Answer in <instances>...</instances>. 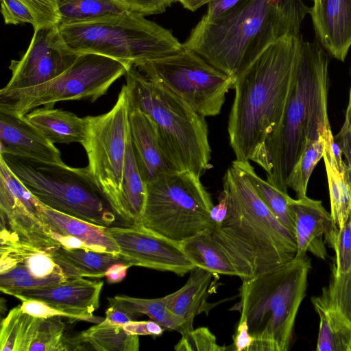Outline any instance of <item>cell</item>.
Segmentation results:
<instances>
[{
    "label": "cell",
    "mask_w": 351,
    "mask_h": 351,
    "mask_svg": "<svg viewBox=\"0 0 351 351\" xmlns=\"http://www.w3.org/2000/svg\"><path fill=\"white\" fill-rule=\"evenodd\" d=\"M322 293L351 321V268L343 275L331 274L329 285Z\"/></svg>",
    "instance_id": "8d00e7d4"
},
{
    "label": "cell",
    "mask_w": 351,
    "mask_h": 351,
    "mask_svg": "<svg viewBox=\"0 0 351 351\" xmlns=\"http://www.w3.org/2000/svg\"><path fill=\"white\" fill-rule=\"evenodd\" d=\"M0 157L45 206L108 227L119 219L86 167L46 163L8 154H0Z\"/></svg>",
    "instance_id": "ba28073f"
},
{
    "label": "cell",
    "mask_w": 351,
    "mask_h": 351,
    "mask_svg": "<svg viewBox=\"0 0 351 351\" xmlns=\"http://www.w3.org/2000/svg\"><path fill=\"white\" fill-rule=\"evenodd\" d=\"M121 195L128 224L140 223L146 203L147 184L137 164L131 136L125 158Z\"/></svg>",
    "instance_id": "f1b7e54d"
},
{
    "label": "cell",
    "mask_w": 351,
    "mask_h": 351,
    "mask_svg": "<svg viewBox=\"0 0 351 351\" xmlns=\"http://www.w3.org/2000/svg\"><path fill=\"white\" fill-rule=\"evenodd\" d=\"M52 143H82L86 136V118L51 106L32 110L25 115Z\"/></svg>",
    "instance_id": "cb8c5ba5"
},
{
    "label": "cell",
    "mask_w": 351,
    "mask_h": 351,
    "mask_svg": "<svg viewBox=\"0 0 351 351\" xmlns=\"http://www.w3.org/2000/svg\"><path fill=\"white\" fill-rule=\"evenodd\" d=\"M40 202L0 158L1 224L18 237L43 249H58L40 212Z\"/></svg>",
    "instance_id": "9a60e30c"
},
{
    "label": "cell",
    "mask_w": 351,
    "mask_h": 351,
    "mask_svg": "<svg viewBox=\"0 0 351 351\" xmlns=\"http://www.w3.org/2000/svg\"><path fill=\"white\" fill-rule=\"evenodd\" d=\"M58 30L71 51L108 56L129 66L170 56L183 48L169 29L130 11L86 22L60 24Z\"/></svg>",
    "instance_id": "52a82bcc"
},
{
    "label": "cell",
    "mask_w": 351,
    "mask_h": 351,
    "mask_svg": "<svg viewBox=\"0 0 351 351\" xmlns=\"http://www.w3.org/2000/svg\"><path fill=\"white\" fill-rule=\"evenodd\" d=\"M182 336L174 348L176 350L224 351L229 349L218 345L215 336L206 327L193 329Z\"/></svg>",
    "instance_id": "74e56055"
},
{
    "label": "cell",
    "mask_w": 351,
    "mask_h": 351,
    "mask_svg": "<svg viewBox=\"0 0 351 351\" xmlns=\"http://www.w3.org/2000/svg\"><path fill=\"white\" fill-rule=\"evenodd\" d=\"M129 112L128 91L124 84L110 110L85 117L87 131L82 143L88 160L86 168L93 181L116 215L126 223L121 182L130 138Z\"/></svg>",
    "instance_id": "30bf717a"
},
{
    "label": "cell",
    "mask_w": 351,
    "mask_h": 351,
    "mask_svg": "<svg viewBox=\"0 0 351 351\" xmlns=\"http://www.w3.org/2000/svg\"><path fill=\"white\" fill-rule=\"evenodd\" d=\"M58 251L79 277L103 278L112 265L117 263L126 264L119 255L108 252L84 249L69 250L62 247Z\"/></svg>",
    "instance_id": "d6a6232c"
},
{
    "label": "cell",
    "mask_w": 351,
    "mask_h": 351,
    "mask_svg": "<svg viewBox=\"0 0 351 351\" xmlns=\"http://www.w3.org/2000/svg\"><path fill=\"white\" fill-rule=\"evenodd\" d=\"M309 8L314 30L323 47L343 62L351 47V0H313Z\"/></svg>",
    "instance_id": "d6986e66"
},
{
    "label": "cell",
    "mask_w": 351,
    "mask_h": 351,
    "mask_svg": "<svg viewBox=\"0 0 351 351\" xmlns=\"http://www.w3.org/2000/svg\"><path fill=\"white\" fill-rule=\"evenodd\" d=\"M22 302L20 305L23 312L40 318H49L53 317H65L71 319H77V318L62 311L46 302L34 298H24L20 300Z\"/></svg>",
    "instance_id": "b9f144b4"
},
{
    "label": "cell",
    "mask_w": 351,
    "mask_h": 351,
    "mask_svg": "<svg viewBox=\"0 0 351 351\" xmlns=\"http://www.w3.org/2000/svg\"><path fill=\"white\" fill-rule=\"evenodd\" d=\"M226 199L224 193L221 191L219 197V203L213 206L210 213V219L215 225L214 228L222 223L226 217Z\"/></svg>",
    "instance_id": "f907efd6"
},
{
    "label": "cell",
    "mask_w": 351,
    "mask_h": 351,
    "mask_svg": "<svg viewBox=\"0 0 351 351\" xmlns=\"http://www.w3.org/2000/svg\"><path fill=\"white\" fill-rule=\"evenodd\" d=\"M40 212L49 232L73 236L86 243L92 250L119 255V247L110 234L108 226L64 214L42 203Z\"/></svg>",
    "instance_id": "7402d4cb"
},
{
    "label": "cell",
    "mask_w": 351,
    "mask_h": 351,
    "mask_svg": "<svg viewBox=\"0 0 351 351\" xmlns=\"http://www.w3.org/2000/svg\"><path fill=\"white\" fill-rule=\"evenodd\" d=\"M348 180H349V186H350V201H351V165H348ZM350 218L351 219V210Z\"/></svg>",
    "instance_id": "f5cc1de1"
},
{
    "label": "cell",
    "mask_w": 351,
    "mask_h": 351,
    "mask_svg": "<svg viewBox=\"0 0 351 351\" xmlns=\"http://www.w3.org/2000/svg\"><path fill=\"white\" fill-rule=\"evenodd\" d=\"M113 298L137 317L145 315L165 329L176 330L182 335L189 332L184 322L167 307L163 297L145 299L117 295Z\"/></svg>",
    "instance_id": "1f68e13d"
},
{
    "label": "cell",
    "mask_w": 351,
    "mask_h": 351,
    "mask_svg": "<svg viewBox=\"0 0 351 351\" xmlns=\"http://www.w3.org/2000/svg\"><path fill=\"white\" fill-rule=\"evenodd\" d=\"M241 0H215L208 4V10L206 13L202 16L206 20H212L221 16Z\"/></svg>",
    "instance_id": "7dc6e473"
},
{
    "label": "cell",
    "mask_w": 351,
    "mask_h": 351,
    "mask_svg": "<svg viewBox=\"0 0 351 351\" xmlns=\"http://www.w3.org/2000/svg\"><path fill=\"white\" fill-rule=\"evenodd\" d=\"M250 181L258 196L276 218L295 236V224L288 193L278 189L258 176L250 161L232 162Z\"/></svg>",
    "instance_id": "f546056e"
},
{
    "label": "cell",
    "mask_w": 351,
    "mask_h": 351,
    "mask_svg": "<svg viewBox=\"0 0 351 351\" xmlns=\"http://www.w3.org/2000/svg\"><path fill=\"white\" fill-rule=\"evenodd\" d=\"M125 10L138 13L143 16L161 14L175 0H114Z\"/></svg>",
    "instance_id": "60d3db41"
},
{
    "label": "cell",
    "mask_w": 351,
    "mask_h": 351,
    "mask_svg": "<svg viewBox=\"0 0 351 351\" xmlns=\"http://www.w3.org/2000/svg\"><path fill=\"white\" fill-rule=\"evenodd\" d=\"M254 341L250 335L246 319L241 315L235 334L233 337L234 350L237 351H248Z\"/></svg>",
    "instance_id": "bcb514c9"
},
{
    "label": "cell",
    "mask_w": 351,
    "mask_h": 351,
    "mask_svg": "<svg viewBox=\"0 0 351 351\" xmlns=\"http://www.w3.org/2000/svg\"><path fill=\"white\" fill-rule=\"evenodd\" d=\"M103 285V281L77 277L51 286L27 289L14 297L40 300L73 315L77 319L88 320L93 318L99 306Z\"/></svg>",
    "instance_id": "ac0fdd59"
},
{
    "label": "cell",
    "mask_w": 351,
    "mask_h": 351,
    "mask_svg": "<svg viewBox=\"0 0 351 351\" xmlns=\"http://www.w3.org/2000/svg\"><path fill=\"white\" fill-rule=\"evenodd\" d=\"M335 141L341 147L344 161L347 165H351V84L349 91L348 102L345 114V119L339 133L334 136Z\"/></svg>",
    "instance_id": "7bdbcfd3"
},
{
    "label": "cell",
    "mask_w": 351,
    "mask_h": 351,
    "mask_svg": "<svg viewBox=\"0 0 351 351\" xmlns=\"http://www.w3.org/2000/svg\"><path fill=\"white\" fill-rule=\"evenodd\" d=\"M289 206L295 224L297 251L295 257L306 255L309 252L317 258L326 257L324 236L332 226L329 213L322 201L306 196L289 201Z\"/></svg>",
    "instance_id": "ffe728a7"
},
{
    "label": "cell",
    "mask_w": 351,
    "mask_h": 351,
    "mask_svg": "<svg viewBox=\"0 0 351 351\" xmlns=\"http://www.w3.org/2000/svg\"><path fill=\"white\" fill-rule=\"evenodd\" d=\"M125 77L130 106L154 121L162 150L174 169L189 171L201 178L212 168L205 117L135 66L128 69Z\"/></svg>",
    "instance_id": "5b68a950"
},
{
    "label": "cell",
    "mask_w": 351,
    "mask_h": 351,
    "mask_svg": "<svg viewBox=\"0 0 351 351\" xmlns=\"http://www.w3.org/2000/svg\"><path fill=\"white\" fill-rule=\"evenodd\" d=\"M0 154L46 163L65 164L59 149L25 115L3 107H0Z\"/></svg>",
    "instance_id": "e0dca14e"
},
{
    "label": "cell",
    "mask_w": 351,
    "mask_h": 351,
    "mask_svg": "<svg viewBox=\"0 0 351 351\" xmlns=\"http://www.w3.org/2000/svg\"><path fill=\"white\" fill-rule=\"evenodd\" d=\"M215 274L200 267L190 271L187 282L178 291L163 297L167 307L193 329L195 317L205 311L210 285Z\"/></svg>",
    "instance_id": "d4e9b609"
},
{
    "label": "cell",
    "mask_w": 351,
    "mask_h": 351,
    "mask_svg": "<svg viewBox=\"0 0 351 351\" xmlns=\"http://www.w3.org/2000/svg\"><path fill=\"white\" fill-rule=\"evenodd\" d=\"M108 308L106 311L105 319L117 324H123L126 322L135 320L137 316L129 309L114 300L113 298H108Z\"/></svg>",
    "instance_id": "f6af8a7d"
},
{
    "label": "cell",
    "mask_w": 351,
    "mask_h": 351,
    "mask_svg": "<svg viewBox=\"0 0 351 351\" xmlns=\"http://www.w3.org/2000/svg\"><path fill=\"white\" fill-rule=\"evenodd\" d=\"M324 241L335 252L331 274L339 276L347 273L351 268V219L349 218L341 229L332 223Z\"/></svg>",
    "instance_id": "d590c367"
},
{
    "label": "cell",
    "mask_w": 351,
    "mask_h": 351,
    "mask_svg": "<svg viewBox=\"0 0 351 351\" xmlns=\"http://www.w3.org/2000/svg\"><path fill=\"white\" fill-rule=\"evenodd\" d=\"M129 125L135 158L146 184L163 173L176 171L162 150L155 123L147 114L130 105Z\"/></svg>",
    "instance_id": "44dd1931"
},
{
    "label": "cell",
    "mask_w": 351,
    "mask_h": 351,
    "mask_svg": "<svg viewBox=\"0 0 351 351\" xmlns=\"http://www.w3.org/2000/svg\"><path fill=\"white\" fill-rule=\"evenodd\" d=\"M149 80L186 102L204 117L218 115L235 77L215 68L193 51L176 53L136 66Z\"/></svg>",
    "instance_id": "8fae6325"
},
{
    "label": "cell",
    "mask_w": 351,
    "mask_h": 351,
    "mask_svg": "<svg viewBox=\"0 0 351 351\" xmlns=\"http://www.w3.org/2000/svg\"><path fill=\"white\" fill-rule=\"evenodd\" d=\"M323 154L328 184L330 216L332 223L341 229L350 218L351 201L348 180V165L339 169L336 165L335 159L328 142Z\"/></svg>",
    "instance_id": "83f0119b"
},
{
    "label": "cell",
    "mask_w": 351,
    "mask_h": 351,
    "mask_svg": "<svg viewBox=\"0 0 351 351\" xmlns=\"http://www.w3.org/2000/svg\"><path fill=\"white\" fill-rule=\"evenodd\" d=\"M130 67L108 56L79 53L73 64L60 75L42 86L0 98V107L25 115L36 107H52L58 101H95L125 75Z\"/></svg>",
    "instance_id": "7c38bea8"
},
{
    "label": "cell",
    "mask_w": 351,
    "mask_h": 351,
    "mask_svg": "<svg viewBox=\"0 0 351 351\" xmlns=\"http://www.w3.org/2000/svg\"><path fill=\"white\" fill-rule=\"evenodd\" d=\"M1 12L7 25L29 23L35 26V19L21 0H1Z\"/></svg>",
    "instance_id": "ab89813d"
},
{
    "label": "cell",
    "mask_w": 351,
    "mask_h": 351,
    "mask_svg": "<svg viewBox=\"0 0 351 351\" xmlns=\"http://www.w3.org/2000/svg\"><path fill=\"white\" fill-rule=\"evenodd\" d=\"M328 130L317 139L308 143L287 181V188L291 189L297 198L306 196L307 186L311 175L323 154L326 143Z\"/></svg>",
    "instance_id": "e575fe53"
},
{
    "label": "cell",
    "mask_w": 351,
    "mask_h": 351,
    "mask_svg": "<svg viewBox=\"0 0 351 351\" xmlns=\"http://www.w3.org/2000/svg\"><path fill=\"white\" fill-rule=\"evenodd\" d=\"M71 350L88 349L99 351H138V335L128 333L121 324L106 319L70 339Z\"/></svg>",
    "instance_id": "4316f807"
},
{
    "label": "cell",
    "mask_w": 351,
    "mask_h": 351,
    "mask_svg": "<svg viewBox=\"0 0 351 351\" xmlns=\"http://www.w3.org/2000/svg\"><path fill=\"white\" fill-rule=\"evenodd\" d=\"M108 230L119 247V256L130 267L170 271L178 276L195 267L182 243L160 236L140 223L110 226Z\"/></svg>",
    "instance_id": "2e32d148"
},
{
    "label": "cell",
    "mask_w": 351,
    "mask_h": 351,
    "mask_svg": "<svg viewBox=\"0 0 351 351\" xmlns=\"http://www.w3.org/2000/svg\"><path fill=\"white\" fill-rule=\"evenodd\" d=\"M182 244L185 253L195 267L204 268L215 274L237 276L228 258L208 231Z\"/></svg>",
    "instance_id": "4dcf8cb0"
},
{
    "label": "cell",
    "mask_w": 351,
    "mask_h": 351,
    "mask_svg": "<svg viewBox=\"0 0 351 351\" xmlns=\"http://www.w3.org/2000/svg\"><path fill=\"white\" fill-rule=\"evenodd\" d=\"M200 178L189 171H172L148 182L140 223L179 243L213 230L214 204Z\"/></svg>",
    "instance_id": "9c48e42d"
},
{
    "label": "cell",
    "mask_w": 351,
    "mask_h": 351,
    "mask_svg": "<svg viewBox=\"0 0 351 351\" xmlns=\"http://www.w3.org/2000/svg\"><path fill=\"white\" fill-rule=\"evenodd\" d=\"M303 39L289 35L268 45L235 76L228 117L230 147L239 161L271 171L266 141L279 125L292 87Z\"/></svg>",
    "instance_id": "6da1fadb"
},
{
    "label": "cell",
    "mask_w": 351,
    "mask_h": 351,
    "mask_svg": "<svg viewBox=\"0 0 351 351\" xmlns=\"http://www.w3.org/2000/svg\"><path fill=\"white\" fill-rule=\"evenodd\" d=\"M123 328L129 334L134 335L160 336L165 328L153 320L136 321L133 320L121 325Z\"/></svg>",
    "instance_id": "ee69618b"
},
{
    "label": "cell",
    "mask_w": 351,
    "mask_h": 351,
    "mask_svg": "<svg viewBox=\"0 0 351 351\" xmlns=\"http://www.w3.org/2000/svg\"><path fill=\"white\" fill-rule=\"evenodd\" d=\"M130 265L122 263L112 265L106 270L105 277L110 283H117L122 281L126 276Z\"/></svg>",
    "instance_id": "681fc988"
},
{
    "label": "cell",
    "mask_w": 351,
    "mask_h": 351,
    "mask_svg": "<svg viewBox=\"0 0 351 351\" xmlns=\"http://www.w3.org/2000/svg\"><path fill=\"white\" fill-rule=\"evenodd\" d=\"M227 213L208 231L241 280L280 268L295 256L293 234L276 218L232 162L223 178Z\"/></svg>",
    "instance_id": "3957f363"
},
{
    "label": "cell",
    "mask_w": 351,
    "mask_h": 351,
    "mask_svg": "<svg viewBox=\"0 0 351 351\" xmlns=\"http://www.w3.org/2000/svg\"><path fill=\"white\" fill-rule=\"evenodd\" d=\"M311 268L306 255L294 257L280 268L242 281L239 309L254 339L248 351L289 350Z\"/></svg>",
    "instance_id": "8992f818"
},
{
    "label": "cell",
    "mask_w": 351,
    "mask_h": 351,
    "mask_svg": "<svg viewBox=\"0 0 351 351\" xmlns=\"http://www.w3.org/2000/svg\"><path fill=\"white\" fill-rule=\"evenodd\" d=\"M57 250L36 247L1 224V291L14 296L27 289L70 279L58 263Z\"/></svg>",
    "instance_id": "4fadbf2b"
},
{
    "label": "cell",
    "mask_w": 351,
    "mask_h": 351,
    "mask_svg": "<svg viewBox=\"0 0 351 351\" xmlns=\"http://www.w3.org/2000/svg\"><path fill=\"white\" fill-rule=\"evenodd\" d=\"M308 12L302 0H241L216 19L202 17L182 47L235 77L270 44L300 36Z\"/></svg>",
    "instance_id": "7a4b0ae2"
},
{
    "label": "cell",
    "mask_w": 351,
    "mask_h": 351,
    "mask_svg": "<svg viewBox=\"0 0 351 351\" xmlns=\"http://www.w3.org/2000/svg\"><path fill=\"white\" fill-rule=\"evenodd\" d=\"M51 236L60 244L62 247L66 249H84L90 250L89 246L78 238L71 236L60 234L56 232H50Z\"/></svg>",
    "instance_id": "c3c4849f"
},
{
    "label": "cell",
    "mask_w": 351,
    "mask_h": 351,
    "mask_svg": "<svg viewBox=\"0 0 351 351\" xmlns=\"http://www.w3.org/2000/svg\"><path fill=\"white\" fill-rule=\"evenodd\" d=\"M328 56L302 40L282 119L266 141L271 171L267 181L288 193L287 181L308 142L330 128L328 115Z\"/></svg>",
    "instance_id": "277c9868"
},
{
    "label": "cell",
    "mask_w": 351,
    "mask_h": 351,
    "mask_svg": "<svg viewBox=\"0 0 351 351\" xmlns=\"http://www.w3.org/2000/svg\"><path fill=\"white\" fill-rule=\"evenodd\" d=\"M58 10L60 24L86 22L127 11L114 0H58Z\"/></svg>",
    "instance_id": "836d02e7"
},
{
    "label": "cell",
    "mask_w": 351,
    "mask_h": 351,
    "mask_svg": "<svg viewBox=\"0 0 351 351\" xmlns=\"http://www.w3.org/2000/svg\"><path fill=\"white\" fill-rule=\"evenodd\" d=\"M40 318L23 312L17 338V351L70 350V339L60 318Z\"/></svg>",
    "instance_id": "603a6c76"
},
{
    "label": "cell",
    "mask_w": 351,
    "mask_h": 351,
    "mask_svg": "<svg viewBox=\"0 0 351 351\" xmlns=\"http://www.w3.org/2000/svg\"><path fill=\"white\" fill-rule=\"evenodd\" d=\"M34 30L25 53L19 60L10 62L12 77L0 90V98L52 81L69 68L79 55L64 44L58 26Z\"/></svg>",
    "instance_id": "5bb4252c"
},
{
    "label": "cell",
    "mask_w": 351,
    "mask_h": 351,
    "mask_svg": "<svg viewBox=\"0 0 351 351\" xmlns=\"http://www.w3.org/2000/svg\"><path fill=\"white\" fill-rule=\"evenodd\" d=\"M319 317L317 351H351V321L322 293L311 298Z\"/></svg>",
    "instance_id": "484cf974"
},
{
    "label": "cell",
    "mask_w": 351,
    "mask_h": 351,
    "mask_svg": "<svg viewBox=\"0 0 351 351\" xmlns=\"http://www.w3.org/2000/svg\"><path fill=\"white\" fill-rule=\"evenodd\" d=\"M182 4V5L191 11L195 12L202 6L205 4H208L209 3L215 1V0H175Z\"/></svg>",
    "instance_id": "816d5d0a"
},
{
    "label": "cell",
    "mask_w": 351,
    "mask_h": 351,
    "mask_svg": "<svg viewBox=\"0 0 351 351\" xmlns=\"http://www.w3.org/2000/svg\"><path fill=\"white\" fill-rule=\"evenodd\" d=\"M36 21L34 29L58 26L60 23L58 0H21Z\"/></svg>",
    "instance_id": "f35d334b"
}]
</instances>
